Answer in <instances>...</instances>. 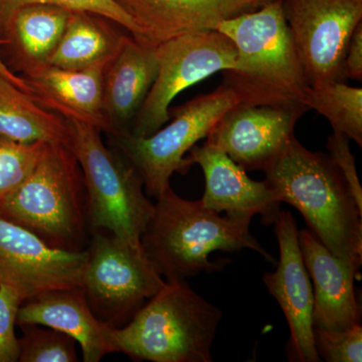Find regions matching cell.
<instances>
[{
    "label": "cell",
    "mask_w": 362,
    "mask_h": 362,
    "mask_svg": "<svg viewBox=\"0 0 362 362\" xmlns=\"http://www.w3.org/2000/svg\"><path fill=\"white\" fill-rule=\"evenodd\" d=\"M264 173L278 202L297 209L324 246L359 271L362 211L329 156L305 148L293 136Z\"/></svg>",
    "instance_id": "cell-1"
},
{
    "label": "cell",
    "mask_w": 362,
    "mask_h": 362,
    "mask_svg": "<svg viewBox=\"0 0 362 362\" xmlns=\"http://www.w3.org/2000/svg\"><path fill=\"white\" fill-rule=\"evenodd\" d=\"M251 221L221 216L202 206L201 199L187 201L169 187L157 199L140 242L168 281L223 271L230 261L211 262L209 255L216 251L250 249L274 263L273 257L250 233Z\"/></svg>",
    "instance_id": "cell-2"
},
{
    "label": "cell",
    "mask_w": 362,
    "mask_h": 362,
    "mask_svg": "<svg viewBox=\"0 0 362 362\" xmlns=\"http://www.w3.org/2000/svg\"><path fill=\"white\" fill-rule=\"evenodd\" d=\"M216 30L232 40L235 66L223 71V84L237 95L239 104H303L309 84L282 0L221 21Z\"/></svg>",
    "instance_id": "cell-3"
},
{
    "label": "cell",
    "mask_w": 362,
    "mask_h": 362,
    "mask_svg": "<svg viewBox=\"0 0 362 362\" xmlns=\"http://www.w3.org/2000/svg\"><path fill=\"white\" fill-rule=\"evenodd\" d=\"M223 319L185 280L166 281L129 322L107 329L112 352L136 361L211 362L214 337Z\"/></svg>",
    "instance_id": "cell-4"
},
{
    "label": "cell",
    "mask_w": 362,
    "mask_h": 362,
    "mask_svg": "<svg viewBox=\"0 0 362 362\" xmlns=\"http://www.w3.org/2000/svg\"><path fill=\"white\" fill-rule=\"evenodd\" d=\"M0 216L54 249H87L90 233L84 175L68 145L45 144L32 173L0 206Z\"/></svg>",
    "instance_id": "cell-5"
},
{
    "label": "cell",
    "mask_w": 362,
    "mask_h": 362,
    "mask_svg": "<svg viewBox=\"0 0 362 362\" xmlns=\"http://www.w3.org/2000/svg\"><path fill=\"white\" fill-rule=\"evenodd\" d=\"M65 119L69 148L84 175L90 233L105 230L140 246L154 204L147 197L139 173L119 150L104 144L96 128Z\"/></svg>",
    "instance_id": "cell-6"
},
{
    "label": "cell",
    "mask_w": 362,
    "mask_h": 362,
    "mask_svg": "<svg viewBox=\"0 0 362 362\" xmlns=\"http://www.w3.org/2000/svg\"><path fill=\"white\" fill-rule=\"evenodd\" d=\"M237 104V95L221 84L214 92L169 111L173 121L163 129L148 137H136L129 132L110 135V144L134 166L146 194L157 199L170 187L171 176L185 175L194 165L185 154Z\"/></svg>",
    "instance_id": "cell-7"
},
{
    "label": "cell",
    "mask_w": 362,
    "mask_h": 362,
    "mask_svg": "<svg viewBox=\"0 0 362 362\" xmlns=\"http://www.w3.org/2000/svg\"><path fill=\"white\" fill-rule=\"evenodd\" d=\"M81 287L98 320L122 327L166 284L145 254L113 233H90Z\"/></svg>",
    "instance_id": "cell-8"
},
{
    "label": "cell",
    "mask_w": 362,
    "mask_h": 362,
    "mask_svg": "<svg viewBox=\"0 0 362 362\" xmlns=\"http://www.w3.org/2000/svg\"><path fill=\"white\" fill-rule=\"evenodd\" d=\"M159 70L129 131L136 137H148L170 119L169 106L187 88L218 71L233 70L237 49L232 40L218 30L187 33L156 47Z\"/></svg>",
    "instance_id": "cell-9"
},
{
    "label": "cell",
    "mask_w": 362,
    "mask_h": 362,
    "mask_svg": "<svg viewBox=\"0 0 362 362\" xmlns=\"http://www.w3.org/2000/svg\"><path fill=\"white\" fill-rule=\"evenodd\" d=\"M309 86L344 82L343 62L362 23V0H282Z\"/></svg>",
    "instance_id": "cell-10"
},
{
    "label": "cell",
    "mask_w": 362,
    "mask_h": 362,
    "mask_svg": "<svg viewBox=\"0 0 362 362\" xmlns=\"http://www.w3.org/2000/svg\"><path fill=\"white\" fill-rule=\"evenodd\" d=\"M307 111L303 104H237L221 117L204 143L246 171H265L295 136V126Z\"/></svg>",
    "instance_id": "cell-11"
},
{
    "label": "cell",
    "mask_w": 362,
    "mask_h": 362,
    "mask_svg": "<svg viewBox=\"0 0 362 362\" xmlns=\"http://www.w3.org/2000/svg\"><path fill=\"white\" fill-rule=\"evenodd\" d=\"M86 261L87 250L54 249L0 216V283L18 289L25 301L49 290L81 286Z\"/></svg>",
    "instance_id": "cell-12"
},
{
    "label": "cell",
    "mask_w": 362,
    "mask_h": 362,
    "mask_svg": "<svg viewBox=\"0 0 362 362\" xmlns=\"http://www.w3.org/2000/svg\"><path fill=\"white\" fill-rule=\"evenodd\" d=\"M280 259L275 272L264 275L267 289L275 298L290 328L288 359L296 362H318L313 339L314 294L310 276L299 246V230L290 211H279L273 223Z\"/></svg>",
    "instance_id": "cell-13"
},
{
    "label": "cell",
    "mask_w": 362,
    "mask_h": 362,
    "mask_svg": "<svg viewBox=\"0 0 362 362\" xmlns=\"http://www.w3.org/2000/svg\"><path fill=\"white\" fill-rule=\"evenodd\" d=\"M140 30L138 42L150 47L216 30L221 21L256 11L272 0H113Z\"/></svg>",
    "instance_id": "cell-14"
},
{
    "label": "cell",
    "mask_w": 362,
    "mask_h": 362,
    "mask_svg": "<svg viewBox=\"0 0 362 362\" xmlns=\"http://www.w3.org/2000/svg\"><path fill=\"white\" fill-rule=\"evenodd\" d=\"M190 162L199 164L206 180L202 206L233 218L262 216L264 225H273L281 202L266 181H255L225 152L204 143L189 150Z\"/></svg>",
    "instance_id": "cell-15"
},
{
    "label": "cell",
    "mask_w": 362,
    "mask_h": 362,
    "mask_svg": "<svg viewBox=\"0 0 362 362\" xmlns=\"http://www.w3.org/2000/svg\"><path fill=\"white\" fill-rule=\"evenodd\" d=\"M298 239L313 281V327L344 330L361 324V305L354 291L358 271L334 256L311 230H299Z\"/></svg>",
    "instance_id": "cell-16"
},
{
    "label": "cell",
    "mask_w": 362,
    "mask_h": 362,
    "mask_svg": "<svg viewBox=\"0 0 362 362\" xmlns=\"http://www.w3.org/2000/svg\"><path fill=\"white\" fill-rule=\"evenodd\" d=\"M158 70L156 47L126 35L105 71L103 109L109 136L129 132Z\"/></svg>",
    "instance_id": "cell-17"
},
{
    "label": "cell",
    "mask_w": 362,
    "mask_h": 362,
    "mask_svg": "<svg viewBox=\"0 0 362 362\" xmlns=\"http://www.w3.org/2000/svg\"><path fill=\"white\" fill-rule=\"evenodd\" d=\"M35 324L70 335L80 345L85 362H99L111 354L108 325L90 310L81 286L59 288L26 299L18 310L16 325Z\"/></svg>",
    "instance_id": "cell-18"
},
{
    "label": "cell",
    "mask_w": 362,
    "mask_h": 362,
    "mask_svg": "<svg viewBox=\"0 0 362 362\" xmlns=\"http://www.w3.org/2000/svg\"><path fill=\"white\" fill-rule=\"evenodd\" d=\"M107 66L73 71L47 65L21 77L32 87L33 98L42 106L109 134L110 129L103 109Z\"/></svg>",
    "instance_id": "cell-19"
},
{
    "label": "cell",
    "mask_w": 362,
    "mask_h": 362,
    "mask_svg": "<svg viewBox=\"0 0 362 362\" xmlns=\"http://www.w3.org/2000/svg\"><path fill=\"white\" fill-rule=\"evenodd\" d=\"M71 11L52 4L21 7L0 30V58L21 75L49 65Z\"/></svg>",
    "instance_id": "cell-20"
},
{
    "label": "cell",
    "mask_w": 362,
    "mask_h": 362,
    "mask_svg": "<svg viewBox=\"0 0 362 362\" xmlns=\"http://www.w3.org/2000/svg\"><path fill=\"white\" fill-rule=\"evenodd\" d=\"M108 21L87 11H71L49 65L73 71L108 65L126 37Z\"/></svg>",
    "instance_id": "cell-21"
},
{
    "label": "cell",
    "mask_w": 362,
    "mask_h": 362,
    "mask_svg": "<svg viewBox=\"0 0 362 362\" xmlns=\"http://www.w3.org/2000/svg\"><path fill=\"white\" fill-rule=\"evenodd\" d=\"M0 135L23 143L68 145L65 117L37 103L32 95L0 77Z\"/></svg>",
    "instance_id": "cell-22"
},
{
    "label": "cell",
    "mask_w": 362,
    "mask_h": 362,
    "mask_svg": "<svg viewBox=\"0 0 362 362\" xmlns=\"http://www.w3.org/2000/svg\"><path fill=\"white\" fill-rule=\"evenodd\" d=\"M305 106L329 121L335 132L346 135L362 146V89L344 82L309 86Z\"/></svg>",
    "instance_id": "cell-23"
},
{
    "label": "cell",
    "mask_w": 362,
    "mask_h": 362,
    "mask_svg": "<svg viewBox=\"0 0 362 362\" xmlns=\"http://www.w3.org/2000/svg\"><path fill=\"white\" fill-rule=\"evenodd\" d=\"M20 362H77V341L62 331L35 324L20 325Z\"/></svg>",
    "instance_id": "cell-24"
},
{
    "label": "cell",
    "mask_w": 362,
    "mask_h": 362,
    "mask_svg": "<svg viewBox=\"0 0 362 362\" xmlns=\"http://www.w3.org/2000/svg\"><path fill=\"white\" fill-rule=\"evenodd\" d=\"M47 143H23L0 135V206L32 173Z\"/></svg>",
    "instance_id": "cell-25"
},
{
    "label": "cell",
    "mask_w": 362,
    "mask_h": 362,
    "mask_svg": "<svg viewBox=\"0 0 362 362\" xmlns=\"http://www.w3.org/2000/svg\"><path fill=\"white\" fill-rule=\"evenodd\" d=\"M35 4H52L71 11L95 13L121 26L134 39L140 37V30L135 21L113 0H0V30L21 7Z\"/></svg>",
    "instance_id": "cell-26"
},
{
    "label": "cell",
    "mask_w": 362,
    "mask_h": 362,
    "mask_svg": "<svg viewBox=\"0 0 362 362\" xmlns=\"http://www.w3.org/2000/svg\"><path fill=\"white\" fill-rule=\"evenodd\" d=\"M317 354L327 362L362 361L361 324L344 330H326L313 327Z\"/></svg>",
    "instance_id": "cell-27"
},
{
    "label": "cell",
    "mask_w": 362,
    "mask_h": 362,
    "mask_svg": "<svg viewBox=\"0 0 362 362\" xmlns=\"http://www.w3.org/2000/svg\"><path fill=\"white\" fill-rule=\"evenodd\" d=\"M25 298L13 286L0 283V362H16L20 344L16 334V318Z\"/></svg>",
    "instance_id": "cell-28"
},
{
    "label": "cell",
    "mask_w": 362,
    "mask_h": 362,
    "mask_svg": "<svg viewBox=\"0 0 362 362\" xmlns=\"http://www.w3.org/2000/svg\"><path fill=\"white\" fill-rule=\"evenodd\" d=\"M349 140L346 135L333 131L332 134L328 136L326 146L329 151L331 160L341 173L350 194L356 201L359 211H362V187L357 175L356 160L350 151Z\"/></svg>",
    "instance_id": "cell-29"
},
{
    "label": "cell",
    "mask_w": 362,
    "mask_h": 362,
    "mask_svg": "<svg viewBox=\"0 0 362 362\" xmlns=\"http://www.w3.org/2000/svg\"><path fill=\"white\" fill-rule=\"evenodd\" d=\"M343 74L345 78L362 80V23L352 33L343 62Z\"/></svg>",
    "instance_id": "cell-30"
},
{
    "label": "cell",
    "mask_w": 362,
    "mask_h": 362,
    "mask_svg": "<svg viewBox=\"0 0 362 362\" xmlns=\"http://www.w3.org/2000/svg\"><path fill=\"white\" fill-rule=\"evenodd\" d=\"M0 77L6 78L8 82L16 86L18 89L25 90V92L28 93V94L32 95L33 97V90L32 87L28 84V82H26L25 78L21 77V76L16 75V74H14L13 71L9 70L6 64L4 63V61H2L1 58H0Z\"/></svg>",
    "instance_id": "cell-31"
}]
</instances>
